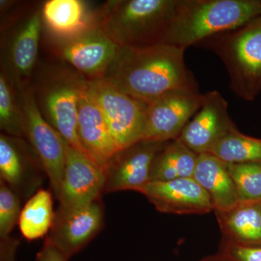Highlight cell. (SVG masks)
I'll use <instances>...</instances> for the list:
<instances>
[{"label": "cell", "mask_w": 261, "mask_h": 261, "mask_svg": "<svg viewBox=\"0 0 261 261\" xmlns=\"http://www.w3.org/2000/svg\"><path fill=\"white\" fill-rule=\"evenodd\" d=\"M55 216L51 192L40 189L22 207L18 221L20 233L29 241L42 238L50 231Z\"/></svg>", "instance_id": "obj_22"}, {"label": "cell", "mask_w": 261, "mask_h": 261, "mask_svg": "<svg viewBox=\"0 0 261 261\" xmlns=\"http://www.w3.org/2000/svg\"><path fill=\"white\" fill-rule=\"evenodd\" d=\"M185 49L167 44L120 47L102 80L147 103L177 90L198 92L185 62Z\"/></svg>", "instance_id": "obj_1"}, {"label": "cell", "mask_w": 261, "mask_h": 261, "mask_svg": "<svg viewBox=\"0 0 261 261\" xmlns=\"http://www.w3.org/2000/svg\"><path fill=\"white\" fill-rule=\"evenodd\" d=\"M85 86L119 151L142 140L148 103L128 95L102 79H86Z\"/></svg>", "instance_id": "obj_6"}, {"label": "cell", "mask_w": 261, "mask_h": 261, "mask_svg": "<svg viewBox=\"0 0 261 261\" xmlns=\"http://www.w3.org/2000/svg\"><path fill=\"white\" fill-rule=\"evenodd\" d=\"M193 178L210 196L214 212L230 210L240 202L228 163L214 154H198Z\"/></svg>", "instance_id": "obj_18"}, {"label": "cell", "mask_w": 261, "mask_h": 261, "mask_svg": "<svg viewBox=\"0 0 261 261\" xmlns=\"http://www.w3.org/2000/svg\"><path fill=\"white\" fill-rule=\"evenodd\" d=\"M165 143L142 140L117 152L105 171V192H140L150 181L152 163Z\"/></svg>", "instance_id": "obj_14"}, {"label": "cell", "mask_w": 261, "mask_h": 261, "mask_svg": "<svg viewBox=\"0 0 261 261\" xmlns=\"http://www.w3.org/2000/svg\"><path fill=\"white\" fill-rule=\"evenodd\" d=\"M199 44L221 58L233 93L245 100L255 99L261 92V16Z\"/></svg>", "instance_id": "obj_4"}, {"label": "cell", "mask_w": 261, "mask_h": 261, "mask_svg": "<svg viewBox=\"0 0 261 261\" xmlns=\"http://www.w3.org/2000/svg\"><path fill=\"white\" fill-rule=\"evenodd\" d=\"M178 1H108L97 13V24L119 47H151L162 42L176 14Z\"/></svg>", "instance_id": "obj_3"}, {"label": "cell", "mask_w": 261, "mask_h": 261, "mask_svg": "<svg viewBox=\"0 0 261 261\" xmlns=\"http://www.w3.org/2000/svg\"><path fill=\"white\" fill-rule=\"evenodd\" d=\"M237 127L228 103L218 91L204 94L202 106L178 137L196 154L209 153L216 144Z\"/></svg>", "instance_id": "obj_13"}, {"label": "cell", "mask_w": 261, "mask_h": 261, "mask_svg": "<svg viewBox=\"0 0 261 261\" xmlns=\"http://www.w3.org/2000/svg\"><path fill=\"white\" fill-rule=\"evenodd\" d=\"M42 15L43 23L56 39L71 37L97 23V13H91L81 0H48Z\"/></svg>", "instance_id": "obj_20"}, {"label": "cell", "mask_w": 261, "mask_h": 261, "mask_svg": "<svg viewBox=\"0 0 261 261\" xmlns=\"http://www.w3.org/2000/svg\"><path fill=\"white\" fill-rule=\"evenodd\" d=\"M219 251L235 261H261V247L243 246L223 239Z\"/></svg>", "instance_id": "obj_27"}, {"label": "cell", "mask_w": 261, "mask_h": 261, "mask_svg": "<svg viewBox=\"0 0 261 261\" xmlns=\"http://www.w3.org/2000/svg\"><path fill=\"white\" fill-rule=\"evenodd\" d=\"M86 78L75 70L54 66L44 70L32 86L38 108L71 147L84 152L77 133L78 106Z\"/></svg>", "instance_id": "obj_5"}, {"label": "cell", "mask_w": 261, "mask_h": 261, "mask_svg": "<svg viewBox=\"0 0 261 261\" xmlns=\"http://www.w3.org/2000/svg\"><path fill=\"white\" fill-rule=\"evenodd\" d=\"M198 261H235L231 257L227 256L219 251L214 255H207Z\"/></svg>", "instance_id": "obj_30"}, {"label": "cell", "mask_w": 261, "mask_h": 261, "mask_svg": "<svg viewBox=\"0 0 261 261\" xmlns=\"http://www.w3.org/2000/svg\"><path fill=\"white\" fill-rule=\"evenodd\" d=\"M43 24L42 10L24 15L4 39L2 68L19 92L29 87L39 51Z\"/></svg>", "instance_id": "obj_9"}, {"label": "cell", "mask_w": 261, "mask_h": 261, "mask_svg": "<svg viewBox=\"0 0 261 261\" xmlns=\"http://www.w3.org/2000/svg\"><path fill=\"white\" fill-rule=\"evenodd\" d=\"M104 220V206L100 198L78 208L58 209L46 239L70 258L97 236L102 230Z\"/></svg>", "instance_id": "obj_12"}, {"label": "cell", "mask_w": 261, "mask_h": 261, "mask_svg": "<svg viewBox=\"0 0 261 261\" xmlns=\"http://www.w3.org/2000/svg\"><path fill=\"white\" fill-rule=\"evenodd\" d=\"M0 261H16L18 241L12 238L0 239Z\"/></svg>", "instance_id": "obj_29"}, {"label": "cell", "mask_w": 261, "mask_h": 261, "mask_svg": "<svg viewBox=\"0 0 261 261\" xmlns=\"http://www.w3.org/2000/svg\"><path fill=\"white\" fill-rule=\"evenodd\" d=\"M261 16V0H178L161 44L186 49Z\"/></svg>", "instance_id": "obj_2"}, {"label": "cell", "mask_w": 261, "mask_h": 261, "mask_svg": "<svg viewBox=\"0 0 261 261\" xmlns=\"http://www.w3.org/2000/svg\"><path fill=\"white\" fill-rule=\"evenodd\" d=\"M204 94L177 90L148 103L142 140L166 142L176 140L200 110Z\"/></svg>", "instance_id": "obj_10"}, {"label": "cell", "mask_w": 261, "mask_h": 261, "mask_svg": "<svg viewBox=\"0 0 261 261\" xmlns=\"http://www.w3.org/2000/svg\"><path fill=\"white\" fill-rule=\"evenodd\" d=\"M0 128L5 135L25 137V116L19 93L3 68L0 73Z\"/></svg>", "instance_id": "obj_23"}, {"label": "cell", "mask_w": 261, "mask_h": 261, "mask_svg": "<svg viewBox=\"0 0 261 261\" xmlns=\"http://www.w3.org/2000/svg\"><path fill=\"white\" fill-rule=\"evenodd\" d=\"M85 82L79 100L77 133L84 153L105 171L119 149Z\"/></svg>", "instance_id": "obj_16"}, {"label": "cell", "mask_w": 261, "mask_h": 261, "mask_svg": "<svg viewBox=\"0 0 261 261\" xmlns=\"http://www.w3.org/2000/svg\"><path fill=\"white\" fill-rule=\"evenodd\" d=\"M21 210L20 197L0 180V239L10 238Z\"/></svg>", "instance_id": "obj_26"}, {"label": "cell", "mask_w": 261, "mask_h": 261, "mask_svg": "<svg viewBox=\"0 0 261 261\" xmlns=\"http://www.w3.org/2000/svg\"><path fill=\"white\" fill-rule=\"evenodd\" d=\"M197 156L178 138L168 141L154 158L150 181L193 178Z\"/></svg>", "instance_id": "obj_21"}, {"label": "cell", "mask_w": 261, "mask_h": 261, "mask_svg": "<svg viewBox=\"0 0 261 261\" xmlns=\"http://www.w3.org/2000/svg\"><path fill=\"white\" fill-rule=\"evenodd\" d=\"M69 257L46 239L42 248L38 252L36 261H68Z\"/></svg>", "instance_id": "obj_28"}, {"label": "cell", "mask_w": 261, "mask_h": 261, "mask_svg": "<svg viewBox=\"0 0 261 261\" xmlns=\"http://www.w3.org/2000/svg\"><path fill=\"white\" fill-rule=\"evenodd\" d=\"M223 239L243 246L261 247V202H239L215 212Z\"/></svg>", "instance_id": "obj_19"}, {"label": "cell", "mask_w": 261, "mask_h": 261, "mask_svg": "<svg viewBox=\"0 0 261 261\" xmlns=\"http://www.w3.org/2000/svg\"><path fill=\"white\" fill-rule=\"evenodd\" d=\"M106 173L84 152L66 142V158L58 200V210L89 205L105 192Z\"/></svg>", "instance_id": "obj_11"}, {"label": "cell", "mask_w": 261, "mask_h": 261, "mask_svg": "<svg viewBox=\"0 0 261 261\" xmlns=\"http://www.w3.org/2000/svg\"><path fill=\"white\" fill-rule=\"evenodd\" d=\"M240 202H261V163H228Z\"/></svg>", "instance_id": "obj_25"}, {"label": "cell", "mask_w": 261, "mask_h": 261, "mask_svg": "<svg viewBox=\"0 0 261 261\" xmlns=\"http://www.w3.org/2000/svg\"><path fill=\"white\" fill-rule=\"evenodd\" d=\"M25 123V137L47 175L57 198L61 190L66 158V142L43 117L32 86L19 92Z\"/></svg>", "instance_id": "obj_7"}, {"label": "cell", "mask_w": 261, "mask_h": 261, "mask_svg": "<svg viewBox=\"0 0 261 261\" xmlns=\"http://www.w3.org/2000/svg\"><path fill=\"white\" fill-rule=\"evenodd\" d=\"M43 169L34 149L23 139L0 135V180L20 197L33 193L39 185L36 170Z\"/></svg>", "instance_id": "obj_17"}, {"label": "cell", "mask_w": 261, "mask_h": 261, "mask_svg": "<svg viewBox=\"0 0 261 261\" xmlns=\"http://www.w3.org/2000/svg\"><path fill=\"white\" fill-rule=\"evenodd\" d=\"M209 153L226 163H261V139L244 135L236 128L221 138Z\"/></svg>", "instance_id": "obj_24"}, {"label": "cell", "mask_w": 261, "mask_h": 261, "mask_svg": "<svg viewBox=\"0 0 261 261\" xmlns=\"http://www.w3.org/2000/svg\"><path fill=\"white\" fill-rule=\"evenodd\" d=\"M56 43L58 56L88 80L102 78L120 48L97 23Z\"/></svg>", "instance_id": "obj_8"}, {"label": "cell", "mask_w": 261, "mask_h": 261, "mask_svg": "<svg viewBox=\"0 0 261 261\" xmlns=\"http://www.w3.org/2000/svg\"><path fill=\"white\" fill-rule=\"evenodd\" d=\"M140 192L165 214H206L214 211L210 196L193 178L150 181Z\"/></svg>", "instance_id": "obj_15"}]
</instances>
